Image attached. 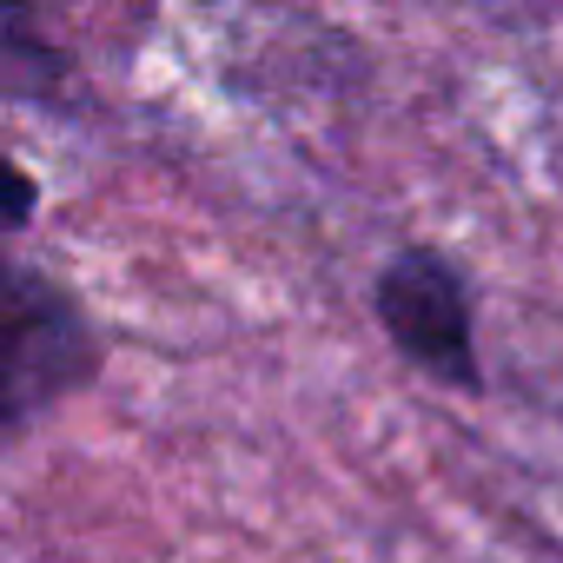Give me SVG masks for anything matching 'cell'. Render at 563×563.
<instances>
[{
    "mask_svg": "<svg viewBox=\"0 0 563 563\" xmlns=\"http://www.w3.org/2000/svg\"><path fill=\"white\" fill-rule=\"evenodd\" d=\"M100 339L93 319L47 272L0 258V438L14 444L41 411L93 385Z\"/></svg>",
    "mask_w": 563,
    "mask_h": 563,
    "instance_id": "cell-1",
    "label": "cell"
},
{
    "mask_svg": "<svg viewBox=\"0 0 563 563\" xmlns=\"http://www.w3.org/2000/svg\"><path fill=\"white\" fill-rule=\"evenodd\" d=\"M372 312L391 332V345L438 385L477 398L484 391V365H477V319H471V286L464 272L431 252V245H405L372 286Z\"/></svg>",
    "mask_w": 563,
    "mask_h": 563,
    "instance_id": "cell-2",
    "label": "cell"
},
{
    "mask_svg": "<svg viewBox=\"0 0 563 563\" xmlns=\"http://www.w3.org/2000/svg\"><path fill=\"white\" fill-rule=\"evenodd\" d=\"M67 80H74V67L41 34L34 0H0V93L34 100V107H54L67 93Z\"/></svg>",
    "mask_w": 563,
    "mask_h": 563,
    "instance_id": "cell-3",
    "label": "cell"
},
{
    "mask_svg": "<svg viewBox=\"0 0 563 563\" xmlns=\"http://www.w3.org/2000/svg\"><path fill=\"white\" fill-rule=\"evenodd\" d=\"M34 212H41V186H34V173H27L8 146H0V239L27 232Z\"/></svg>",
    "mask_w": 563,
    "mask_h": 563,
    "instance_id": "cell-4",
    "label": "cell"
},
{
    "mask_svg": "<svg viewBox=\"0 0 563 563\" xmlns=\"http://www.w3.org/2000/svg\"><path fill=\"white\" fill-rule=\"evenodd\" d=\"M0 451H8V438H0Z\"/></svg>",
    "mask_w": 563,
    "mask_h": 563,
    "instance_id": "cell-5",
    "label": "cell"
}]
</instances>
